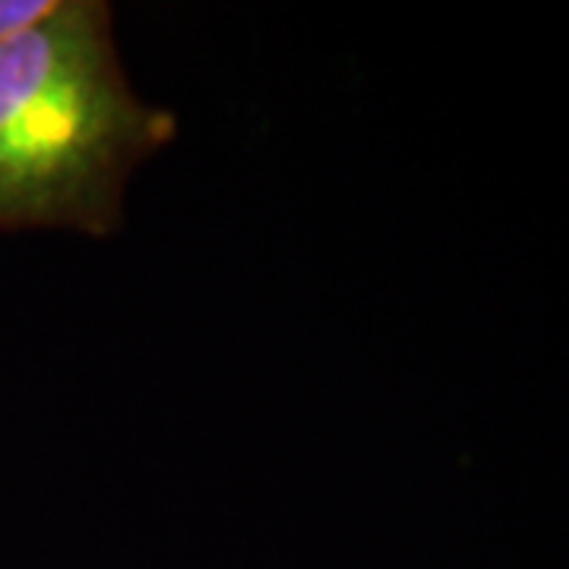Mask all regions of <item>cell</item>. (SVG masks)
Returning a JSON list of instances; mask_svg holds the SVG:
<instances>
[{"label":"cell","instance_id":"cell-1","mask_svg":"<svg viewBox=\"0 0 569 569\" xmlns=\"http://www.w3.org/2000/svg\"><path fill=\"white\" fill-rule=\"evenodd\" d=\"M178 137L133 89L104 0L54 7L0 44V234L111 238L127 187Z\"/></svg>","mask_w":569,"mask_h":569},{"label":"cell","instance_id":"cell-2","mask_svg":"<svg viewBox=\"0 0 569 569\" xmlns=\"http://www.w3.org/2000/svg\"><path fill=\"white\" fill-rule=\"evenodd\" d=\"M54 0H0V44L44 17Z\"/></svg>","mask_w":569,"mask_h":569}]
</instances>
